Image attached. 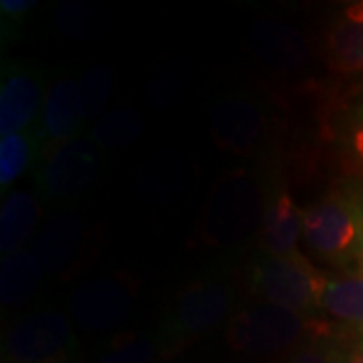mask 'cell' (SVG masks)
<instances>
[{
	"label": "cell",
	"mask_w": 363,
	"mask_h": 363,
	"mask_svg": "<svg viewBox=\"0 0 363 363\" xmlns=\"http://www.w3.org/2000/svg\"><path fill=\"white\" fill-rule=\"evenodd\" d=\"M236 286L222 272H204L182 286L157 325L162 359L180 353L188 343L220 327L234 309Z\"/></svg>",
	"instance_id": "cell-1"
},
{
	"label": "cell",
	"mask_w": 363,
	"mask_h": 363,
	"mask_svg": "<svg viewBox=\"0 0 363 363\" xmlns=\"http://www.w3.org/2000/svg\"><path fill=\"white\" fill-rule=\"evenodd\" d=\"M264 206L267 196L257 176L247 168L233 169L214 184L196 236L212 248L240 247L260 230Z\"/></svg>",
	"instance_id": "cell-2"
},
{
	"label": "cell",
	"mask_w": 363,
	"mask_h": 363,
	"mask_svg": "<svg viewBox=\"0 0 363 363\" xmlns=\"http://www.w3.org/2000/svg\"><path fill=\"white\" fill-rule=\"evenodd\" d=\"M303 238L311 252L329 264L363 262V200L335 190L305 208Z\"/></svg>",
	"instance_id": "cell-3"
},
{
	"label": "cell",
	"mask_w": 363,
	"mask_h": 363,
	"mask_svg": "<svg viewBox=\"0 0 363 363\" xmlns=\"http://www.w3.org/2000/svg\"><path fill=\"white\" fill-rule=\"evenodd\" d=\"M325 325L271 303H255L233 315L226 325L228 345L247 355H272L297 345L303 339L323 335Z\"/></svg>",
	"instance_id": "cell-4"
},
{
	"label": "cell",
	"mask_w": 363,
	"mask_h": 363,
	"mask_svg": "<svg viewBox=\"0 0 363 363\" xmlns=\"http://www.w3.org/2000/svg\"><path fill=\"white\" fill-rule=\"evenodd\" d=\"M325 277L301 252L291 257H274L262 252L250 274L255 295L277 307L311 317L319 309Z\"/></svg>",
	"instance_id": "cell-5"
},
{
	"label": "cell",
	"mask_w": 363,
	"mask_h": 363,
	"mask_svg": "<svg viewBox=\"0 0 363 363\" xmlns=\"http://www.w3.org/2000/svg\"><path fill=\"white\" fill-rule=\"evenodd\" d=\"M77 351L71 321L63 313H28L4 335V355L11 363H67Z\"/></svg>",
	"instance_id": "cell-6"
},
{
	"label": "cell",
	"mask_w": 363,
	"mask_h": 363,
	"mask_svg": "<svg viewBox=\"0 0 363 363\" xmlns=\"http://www.w3.org/2000/svg\"><path fill=\"white\" fill-rule=\"evenodd\" d=\"M101 168V150L87 138L52 145L49 154H43L37 166V192L45 202L75 198L93 186Z\"/></svg>",
	"instance_id": "cell-7"
},
{
	"label": "cell",
	"mask_w": 363,
	"mask_h": 363,
	"mask_svg": "<svg viewBox=\"0 0 363 363\" xmlns=\"http://www.w3.org/2000/svg\"><path fill=\"white\" fill-rule=\"evenodd\" d=\"M138 301V283L125 272H109L77 286L71 297V317L89 331H111L128 317Z\"/></svg>",
	"instance_id": "cell-8"
},
{
	"label": "cell",
	"mask_w": 363,
	"mask_h": 363,
	"mask_svg": "<svg viewBox=\"0 0 363 363\" xmlns=\"http://www.w3.org/2000/svg\"><path fill=\"white\" fill-rule=\"evenodd\" d=\"M210 133L214 143L230 154L250 156L267 135V113L247 95H226L210 107Z\"/></svg>",
	"instance_id": "cell-9"
},
{
	"label": "cell",
	"mask_w": 363,
	"mask_h": 363,
	"mask_svg": "<svg viewBox=\"0 0 363 363\" xmlns=\"http://www.w3.org/2000/svg\"><path fill=\"white\" fill-rule=\"evenodd\" d=\"M43 73L23 63H4L0 73V135L35 130L43 111Z\"/></svg>",
	"instance_id": "cell-10"
},
{
	"label": "cell",
	"mask_w": 363,
	"mask_h": 363,
	"mask_svg": "<svg viewBox=\"0 0 363 363\" xmlns=\"http://www.w3.org/2000/svg\"><path fill=\"white\" fill-rule=\"evenodd\" d=\"M248 49L267 67L297 73L309 63V47L295 28L279 21H257L248 26Z\"/></svg>",
	"instance_id": "cell-11"
},
{
	"label": "cell",
	"mask_w": 363,
	"mask_h": 363,
	"mask_svg": "<svg viewBox=\"0 0 363 363\" xmlns=\"http://www.w3.org/2000/svg\"><path fill=\"white\" fill-rule=\"evenodd\" d=\"M85 222L77 210H67L43 224L37 234L33 255L39 260L40 269L47 277L67 271L83 247Z\"/></svg>",
	"instance_id": "cell-12"
},
{
	"label": "cell",
	"mask_w": 363,
	"mask_h": 363,
	"mask_svg": "<svg viewBox=\"0 0 363 363\" xmlns=\"http://www.w3.org/2000/svg\"><path fill=\"white\" fill-rule=\"evenodd\" d=\"M190 166L180 152H157L135 168L133 192L143 204H169L188 188Z\"/></svg>",
	"instance_id": "cell-13"
},
{
	"label": "cell",
	"mask_w": 363,
	"mask_h": 363,
	"mask_svg": "<svg viewBox=\"0 0 363 363\" xmlns=\"http://www.w3.org/2000/svg\"><path fill=\"white\" fill-rule=\"evenodd\" d=\"M83 113L79 104L77 79L59 75L45 91V101L39 119L43 142L59 145L79 138L83 128Z\"/></svg>",
	"instance_id": "cell-14"
},
{
	"label": "cell",
	"mask_w": 363,
	"mask_h": 363,
	"mask_svg": "<svg viewBox=\"0 0 363 363\" xmlns=\"http://www.w3.org/2000/svg\"><path fill=\"white\" fill-rule=\"evenodd\" d=\"M303 214L293 194L279 188L267 198V206L260 224V247L262 252L274 257L297 255L298 238L303 236Z\"/></svg>",
	"instance_id": "cell-15"
},
{
	"label": "cell",
	"mask_w": 363,
	"mask_h": 363,
	"mask_svg": "<svg viewBox=\"0 0 363 363\" xmlns=\"http://www.w3.org/2000/svg\"><path fill=\"white\" fill-rule=\"evenodd\" d=\"M325 61L337 73L363 71V2L351 4L343 21L329 28L325 37Z\"/></svg>",
	"instance_id": "cell-16"
},
{
	"label": "cell",
	"mask_w": 363,
	"mask_h": 363,
	"mask_svg": "<svg viewBox=\"0 0 363 363\" xmlns=\"http://www.w3.org/2000/svg\"><path fill=\"white\" fill-rule=\"evenodd\" d=\"M45 272L28 250L2 257L0 264V303L4 309H21L33 298Z\"/></svg>",
	"instance_id": "cell-17"
},
{
	"label": "cell",
	"mask_w": 363,
	"mask_h": 363,
	"mask_svg": "<svg viewBox=\"0 0 363 363\" xmlns=\"http://www.w3.org/2000/svg\"><path fill=\"white\" fill-rule=\"evenodd\" d=\"M40 216L39 200L30 192L14 190L4 196L0 210V252L2 257L23 250Z\"/></svg>",
	"instance_id": "cell-18"
},
{
	"label": "cell",
	"mask_w": 363,
	"mask_h": 363,
	"mask_svg": "<svg viewBox=\"0 0 363 363\" xmlns=\"http://www.w3.org/2000/svg\"><path fill=\"white\" fill-rule=\"evenodd\" d=\"M43 147H45V142H43L39 128L0 138V192L2 196H6V190L21 176H25L28 169L39 166Z\"/></svg>",
	"instance_id": "cell-19"
},
{
	"label": "cell",
	"mask_w": 363,
	"mask_h": 363,
	"mask_svg": "<svg viewBox=\"0 0 363 363\" xmlns=\"http://www.w3.org/2000/svg\"><path fill=\"white\" fill-rule=\"evenodd\" d=\"M319 309L333 319L363 325V271L325 281Z\"/></svg>",
	"instance_id": "cell-20"
},
{
	"label": "cell",
	"mask_w": 363,
	"mask_h": 363,
	"mask_svg": "<svg viewBox=\"0 0 363 363\" xmlns=\"http://www.w3.org/2000/svg\"><path fill=\"white\" fill-rule=\"evenodd\" d=\"M109 23H111L109 11L95 2H67L57 11L55 16L57 28L65 37L79 43H87L101 37L109 28Z\"/></svg>",
	"instance_id": "cell-21"
},
{
	"label": "cell",
	"mask_w": 363,
	"mask_h": 363,
	"mask_svg": "<svg viewBox=\"0 0 363 363\" xmlns=\"http://www.w3.org/2000/svg\"><path fill=\"white\" fill-rule=\"evenodd\" d=\"M142 116L135 109L119 107V109L107 111L93 123L89 140L99 150H121V147L133 145L142 138Z\"/></svg>",
	"instance_id": "cell-22"
},
{
	"label": "cell",
	"mask_w": 363,
	"mask_h": 363,
	"mask_svg": "<svg viewBox=\"0 0 363 363\" xmlns=\"http://www.w3.org/2000/svg\"><path fill=\"white\" fill-rule=\"evenodd\" d=\"M111 87H113L111 71L104 65L89 67L77 79L79 104H81L83 121H91L93 117L104 111L105 104L111 95Z\"/></svg>",
	"instance_id": "cell-23"
},
{
	"label": "cell",
	"mask_w": 363,
	"mask_h": 363,
	"mask_svg": "<svg viewBox=\"0 0 363 363\" xmlns=\"http://www.w3.org/2000/svg\"><path fill=\"white\" fill-rule=\"evenodd\" d=\"M188 85V73L180 63H168L166 69L156 71L147 85V99L152 107L169 109L180 101Z\"/></svg>",
	"instance_id": "cell-24"
},
{
	"label": "cell",
	"mask_w": 363,
	"mask_h": 363,
	"mask_svg": "<svg viewBox=\"0 0 363 363\" xmlns=\"http://www.w3.org/2000/svg\"><path fill=\"white\" fill-rule=\"evenodd\" d=\"M162 357V351L156 339L123 335L109 345L95 363H154Z\"/></svg>",
	"instance_id": "cell-25"
},
{
	"label": "cell",
	"mask_w": 363,
	"mask_h": 363,
	"mask_svg": "<svg viewBox=\"0 0 363 363\" xmlns=\"http://www.w3.org/2000/svg\"><path fill=\"white\" fill-rule=\"evenodd\" d=\"M350 353L351 350L323 333L303 343L286 363H350Z\"/></svg>",
	"instance_id": "cell-26"
},
{
	"label": "cell",
	"mask_w": 363,
	"mask_h": 363,
	"mask_svg": "<svg viewBox=\"0 0 363 363\" xmlns=\"http://www.w3.org/2000/svg\"><path fill=\"white\" fill-rule=\"evenodd\" d=\"M341 147L351 168L363 174V107L345 121L341 131Z\"/></svg>",
	"instance_id": "cell-27"
},
{
	"label": "cell",
	"mask_w": 363,
	"mask_h": 363,
	"mask_svg": "<svg viewBox=\"0 0 363 363\" xmlns=\"http://www.w3.org/2000/svg\"><path fill=\"white\" fill-rule=\"evenodd\" d=\"M37 6V2L33 0H2L0 2V13H2V26L9 23H18L21 18H25L33 9Z\"/></svg>",
	"instance_id": "cell-28"
},
{
	"label": "cell",
	"mask_w": 363,
	"mask_h": 363,
	"mask_svg": "<svg viewBox=\"0 0 363 363\" xmlns=\"http://www.w3.org/2000/svg\"><path fill=\"white\" fill-rule=\"evenodd\" d=\"M350 363H363V341H359L350 353Z\"/></svg>",
	"instance_id": "cell-29"
},
{
	"label": "cell",
	"mask_w": 363,
	"mask_h": 363,
	"mask_svg": "<svg viewBox=\"0 0 363 363\" xmlns=\"http://www.w3.org/2000/svg\"><path fill=\"white\" fill-rule=\"evenodd\" d=\"M357 333H359V337H362V341H363V325H359V327H357Z\"/></svg>",
	"instance_id": "cell-30"
}]
</instances>
